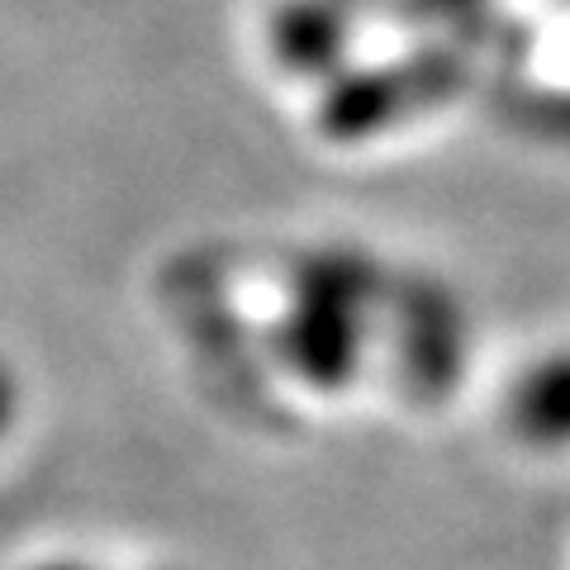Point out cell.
I'll use <instances>...</instances> for the list:
<instances>
[{"label":"cell","mask_w":570,"mask_h":570,"mask_svg":"<svg viewBox=\"0 0 570 570\" xmlns=\"http://www.w3.org/2000/svg\"><path fill=\"white\" fill-rule=\"evenodd\" d=\"M509 419L532 448H570V347L523 371L509 395Z\"/></svg>","instance_id":"obj_1"},{"label":"cell","mask_w":570,"mask_h":570,"mask_svg":"<svg viewBox=\"0 0 570 570\" xmlns=\"http://www.w3.org/2000/svg\"><path fill=\"white\" fill-rule=\"evenodd\" d=\"M337 29H347L343 0H295L276 14V48L295 67H324L337 52Z\"/></svg>","instance_id":"obj_2"},{"label":"cell","mask_w":570,"mask_h":570,"mask_svg":"<svg viewBox=\"0 0 570 570\" xmlns=\"http://www.w3.org/2000/svg\"><path fill=\"white\" fill-rule=\"evenodd\" d=\"M14 414H20V385H14L10 366L0 362V438L14 428Z\"/></svg>","instance_id":"obj_3"},{"label":"cell","mask_w":570,"mask_h":570,"mask_svg":"<svg viewBox=\"0 0 570 570\" xmlns=\"http://www.w3.org/2000/svg\"><path fill=\"white\" fill-rule=\"evenodd\" d=\"M43 570H91V566H43Z\"/></svg>","instance_id":"obj_4"}]
</instances>
